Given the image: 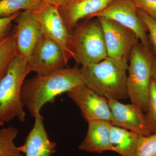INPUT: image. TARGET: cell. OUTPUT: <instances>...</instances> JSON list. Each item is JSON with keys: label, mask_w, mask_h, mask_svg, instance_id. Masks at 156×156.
I'll return each mask as SVG.
<instances>
[{"label": "cell", "mask_w": 156, "mask_h": 156, "mask_svg": "<svg viewBox=\"0 0 156 156\" xmlns=\"http://www.w3.org/2000/svg\"><path fill=\"white\" fill-rule=\"evenodd\" d=\"M83 85L80 69L77 66L64 68L25 80L21 89V99L24 107L34 118L45 104L54 102L56 96Z\"/></svg>", "instance_id": "cell-1"}, {"label": "cell", "mask_w": 156, "mask_h": 156, "mask_svg": "<svg viewBox=\"0 0 156 156\" xmlns=\"http://www.w3.org/2000/svg\"><path fill=\"white\" fill-rule=\"evenodd\" d=\"M128 62L108 57L95 64L80 68L85 85L107 98H128L127 89Z\"/></svg>", "instance_id": "cell-2"}, {"label": "cell", "mask_w": 156, "mask_h": 156, "mask_svg": "<svg viewBox=\"0 0 156 156\" xmlns=\"http://www.w3.org/2000/svg\"><path fill=\"white\" fill-rule=\"evenodd\" d=\"M30 73L27 60L16 54L0 81V122H9L15 118L22 122H25L21 92Z\"/></svg>", "instance_id": "cell-3"}, {"label": "cell", "mask_w": 156, "mask_h": 156, "mask_svg": "<svg viewBox=\"0 0 156 156\" xmlns=\"http://www.w3.org/2000/svg\"><path fill=\"white\" fill-rule=\"evenodd\" d=\"M139 41L134 44L129 56L127 89L131 103L145 113L154 56Z\"/></svg>", "instance_id": "cell-4"}, {"label": "cell", "mask_w": 156, "mask_h": 156, "mask_svg": "<svg viewBox=\"0 0 156 156\" xmlns=\"http://www.w3.org/2000/svg\"><path fill=\"white\" fill-rule=\"evenodd\" d=\"M71 34L72 50L78 64H95L108 57L103 30L97 18L78 23Z\"/></svg>", "instance_id": "cell-5"}, {"label": "cell", "mask_w": 156, "mask_h": 156, "mask_svg": "<svg viewBox=\"0 0 156 156\" xmlns=\"http://www.w3.org/2000/svg\"><path fill=\"white\" fill-rule=\"evenodd\" d=\"M136 11L137 8L131 0H114L106 9L89 19L103 17L116 21L134 31L144 47L151 51L147 27Z\"/></svg>", "instance_id": "cell-6"}, {"label": "cell", "mask_w": 156, "mask_h": 156, "mask_svg": "<svg viewBox=\"0 0 156 156\" xmlns=\"http://www.w3.org/2000/svg\"><path fill=\"white\" fill-rule=\"evenodd\" d=\"M35 13L44 35L57 43L69 60L74 59L72 34L59 13L58 7L43 2L38 11Z\"/></svg>", "instance_id": "cell-7"}, {"label": "cell", "mask_w": 156, "mask_h": 156, "mask_svg": "<svg viewBox=\"0 0 156 156\" xmlns=\"http://www.w3.org/2000/svg\"><path fill=\"white\" fill-rule=\"evenodd\" d=\"M96 18L102 27L108 57L128 62L131 49L138 41L136 34L112 20Z\"/></svg>", "instance_id": "cell-8"}, {"label": "cell", "mask_w": 156, "mask_h": 156, "mask_svg": "<svg viewBox=\"0 0 156 156\" xmlns=\"http://www.w3.org/2000/svg\"><path fill=\"white\" fill-rule=\"evenodd\" d=\"M107 100L111 111L113 126L141 136H148L155 132L145 113L136 105L131 102L125 104L111 98H107Z\"/></svg>", "instance_id": "cell-9"}, {"label": "cell", "mask_w": 156, "mask_h": 156, "mask_svg": "<svg viewBox=\"0 0 156 156\" xmlns=\"http://www.w3.org/2000/svg\"><path fill=\"white\" fill-rule=\"evenodd\" d=\"M17 25L14 31L16 54L28 61L44 37L35 13L20 12L15 19Z\"/></svg>", "instance_id": "cell-10"}, {"label": "cell", "mask_w": 156, "mask_h": 156, "mask_svg": "<svg viewBox=\"0 0 156 156\" xmlns=\"http://www.w3.org/2000/svg\"><path fill=\"white\" fill-rule=\"evenodd\" d=\"M69 61L61 47L44 36L27 64L30 72L46 75L65 68Z\"/></svg>", "instance_id": "cell-11"}, {"label": "cell", "mask_w": 156, "mask_h": 156, "mask_svg": "<svg viewBox=\"0 0 156 156\" xmlns=\"http://www.w3.org/2000/svg\"><path fill=\"white\" fill-rule=\"evenodd\" d=\"M67 95L77 105L88 122L101 120L112 123L111 111L106 98L98 95L86 85L68 92Z\"/></svg>", "instance_id": "cell-12"}, {"label": "cell", "mask_w": 156, "mask_h": 156, "mask_svg": "<svg viewBox=\"0 0 156 156\" xmlns=\"http://www.w3.org/2000/svg\"><path fill=\"white\" fill-rule=\"evenodd\" d=\"M114 0H68L58 7L59 13L71 33L83 19L89 20L92 15L106 9Z\"/></svg>", "instance_id": "cell-13"}, {"label": "cell", "mask_w": 156, "mask_h": 156, "mask_svg": "<svg viewBox=\"0 0 156 156\" xmlns=\"http://www.w3.org/2000/svg\"><path fill=\"white\" fill-rule=\"evenodd\" d=\"M34 118L32 129L18 150L25 156H53L56 152L57 143L49 139L44 126V117L39 113Z\"/></svg>", "instance_id": "cell-14"}, {"label": "cell", "mask_w": 156, "mask_h": 156, "mask_svg": "<svg viewBox=\"0 0 156 156\" xmlns=\"http://www.w3.org/2000/svg\"><path fill=\"white\" fill-rule=\"evenodd\" d=\"M112 123L101 120L88 122V129L83 141L79 146L81 150L89 153L100 154L113 151L110 140Z\"/></svg>", "instance_id": "cell-15"}, {"label": "cell", "mask_w": 156, "mask_h": 156, "mask_svg": "<svg viewBox=\"0 0 156 156\" xmlns=\"http://www.w3.org/2000/svg\"><path fill=\"white\" fill-rule=\"evenodd\" d=\"M110 133L113 151L121 156H134L138 134L112 125L111 126Z\"/></svg>", "instance_id": "cell-16"}, {"label": "cell", "mask_w": 156, "mask_h": 156, "mask_svg": "<svg viewBox=\"0 0 156 156\" xmlns=\"http://www.w3.org/2000/svg\"><path fill=\"white\" fill-rule=\"evenodd\" d=\"M42 2L41 0H0V17H9L22 10L36 12Z\"/></svg>", "instance_id": "cell-17"}, {"label": "cell", "mask_w": 156, "mask_h": 156, "mask_svg": "<svg viewBox=\"0 0 156 156\" xmlns=\"http://www.w3.org/2000/svg\"><path fill=\"white\" fill-rule=\"evenodd\" d=\"M18 132L12 126L0 128V156H23L14 142Z\"/></svg>", "instance_id": "cell-18"}, {"label": "cell", "mask_w": 156, "mask_h": 156, "mask_svg": "<svg viewBox=\"0 0 156 156\" xmlns=\"http://www.w3.org/2000/svg\"><path fill=\"white\" fill-rule=\"evenodd\" d=\"M16 54L14 32L0 44V81Z\"/></svg>", "instance_id": "cell-19"}, {"label": "cell", "mask_w": 156, "mask_h": 156, "mask_svg": "<svg viewBox=\"0 0 156 156\" xmlns=\"http://www.w3.org/2000/svg\"><path fill=\"white\" fill-rule=\"evenodd\" d=\"M134 156H156V132L148 136L139 135Z\"/></svg>", "instance_id": "cell-20"}, {"label": "cell", "mask_w": 156, "mask_h": 156, "mask_svg": "<svg viewBox=\"0 0 156 156\" xmlns=\"http://www.w3.org/2000/svg\"><path fill=\"white\" fill-rule=\"evenodd\" d=\"M146 115L149 122L156 132V83L151 79L148 95Z\"/></svg>", "instance_id": "cell-21"}, {"label": "cell", "mask_w": 156, "mask_h": 156, "mask_svg": "<svg viewBox=\"0 0 156 156\" xmlns=\"http://www.w3.org/2000/svg\"><path fill=\"white\" fill-rule=\"evenodd\" d=\"M136 12L147 27L151 52L156 57V20L140 9H137Z\"/></svg>", "instance_id": "cell-22"}, {"label": "cell", "mask_w": 156, "mask_h": 156, "mask_svg": "<svg viewBox=\"0 0 156 156\" xmlns=\"http://www.w3.org/2000/svg\"><path fill=\"white\" fill-rule=\"evenodd\" d=\"M20 12L7 17H0V44L11 34L13 22Z\"/></svg>", "instance_id": "cell-23"}, {"label": "cell", "mask_w": 156, "mask_h": 156, "mask_svg": "<svg viewBox=\"0 0 156 156\" xmlns=\"http://www.w3.org/2000/svg\"><path fill=\"white\" fill-rule=\"evenodd\" d=\"M137 9H140L156 20V0H131Z\"/></svg>", "instance_id": "cell-24"}, {"label": "cell", "mask_w": 156, "mask_h": 156, "mask_svg": "<svg viewBox=\"0 0 156 156\" xmlns=\"http://www.w3.org/2000/svg\"><path fill=\"white\" fill-rule=\"evenodd\" d=\"M43 2L48 3L53 5L59 6L62 5L66 2L68 0H41Z\"/></svg>", "instance_id": "cell-25"}, {"label": "cell", "mask_w": 156, "mask_h": 156, "mask_svg": "<svg viewBox=\"0 0 156 156\" xmlns=\"http://www.w3.org/2000/svg\"><path fill=\"white\" fill-rule=\"evenodd\" d=\"M151 78L156 83V57H154L152 69Z\"/></svg>", "instance_id": "cell-26"}, {"label": "cell", "mask_w": 156, "mask_h": 156, "mask_svg": "<svg viewBox=\"0 0 156 156\" xmlns=\"http://www.w3.org/2000/svg\"><path fill=\"white\" fill-rule=\"evenodd\" d=\"M4 125V123L0 122V127L1 126H2Z\"/></svg>", "instance_id": "cell-27"}]
</instances>
